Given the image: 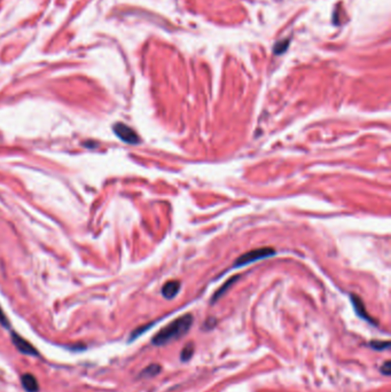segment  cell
Instances as JSON below:
<instances>
[{"label": "cell", "mask_w": 391, "mask_h": 392, "mask_svg": "<svg viewBox=\"0 0 391 392\" xmlns=\"http://www.w3.org/2000/svg\"><path fill=\"white\" fill-rule=\"evenodd\" d=\"M193 315L187 314L181 315L170 322L168 326L162 328L157 334L153 337L152 343L156 347H164V345L171 343V342L178 341L179 338L184 337L190 331L192 325H193Z\"/></svg>", "instance_id": "obj_1"}, {"label": "cell", "mask_w": 391, "mask_h": 392, "mask_svg": "<svg viewBox=\"0 0 391 392\" xmlns=\"http://www.w3.org/2000/svg\"><path fill=\"white\" fill-rule=\"evenodd\" d=\"M372 349H374L376 351H382V350H388L390 348V342L389 341H372L371 343Z\"/></svg>", "instance_id": "obj_11"}, {"label": "cell", "mask_w": 391, "mask_h": 392, "mask_svg": "<svg viewBox=\"0 0 391 392\" xmlns=\"http://www.w3.org/2000/svg\"><path fill=\"white\" fill-rule=\"evenodd\" d=\"M161 366L157 365V363H153V365H149L147 368L142 370L140 373V377H154L161 372Z\"/></svg>", "instance_id": "obj_9"}, {"label": "cell", "mask_w": 391, "mask_h": 392, "mask_svg": "<svg viewBox=\"0 0 391 392\" xmlns=\"http://www.w3.org/2000/svg\"><path fill=\"white\" fill-rule=\"evenodd\" d=\"M0 323H1V325H2L3 327H6V328H8V327H9L8 319H7V316L5 315V313H3V311L1 310V308H0Z\"/></svg>", "instance_id": "obj_13"}, {"label": "cell", "mask_w": 391, "mask_h": 392, "mask_svg": "<svg viewBox=\"0 0 391 392\" xmlns=\"http://www.w3.org/2000/svg\"><path fill=\"white\" fill-rule=\"evenodd\" d=\"M12 341L14 345H15L17 350L20 352H22L23 354L28 355H38V351L34 348L33 344H30L29 342L24 340L23 337H21L20 335H17L16 333L12 334Z\"/></svg>", "instance_id": "obj_4"}, {"label": "cell", "mask_w": 391, "mask_h": 392, "mask_svg": "<svg viewBox=\"0 0 391 392\" xmlns=\"http://www.w3.org/2000/svg\"><path fill=\"white\" fill-rule=\"evenodd\" d=\"M237 279H239V276H233V277H231L230 280H227L226 282L224 283L223 286L220 287L219 289L216 291L215 295H213V297H212V299H211V303H212V304H213V303H215V302L218 301V299H219L220 297H222V296H223L224 294H225L227 290L230 289V287L232 286V284H233L234 282H235V281H236Z\"/></svg>", "instance_id": "obj_8"}, {"label": "cell", "mask_w": 391, "mask_h": 392, "mask_svg": "<svg viewBox=\"0 0 391 392\" xmlns=\"http://www.w3.org/2000/svg\"><path fill=\"white\" fill-rule=\"evenodd\" d=\"M274 255H275V251H274V249H272V248L255 249V250H251V251L247 252V254H243L242 256H240V257L235 261L234 267L246 266L254 262L269 258V257H271V256H274Z\"/></svg>", "instance_id": "obj_2"}, {"label": "cell", "mask_w": 391, "mask_h": 392, "mask_svg": "<svg viewBox=\"0 0 391 392\" xmlns=\"http://www.w3.org/2000/svg\"><path fill=\"white\" fill-rule=\"evenodd\" d=\"M21 382H22V386L24 389L28 392H38L39 386L37 380L34 375L31 374H24V375L21 377Z\"/></svg>", "instance_id": "obj_7"}, {"label": "cell", "mask_w": 391, "mask_h": 392, "mask_svg": "<svg viewBox=\"0 0 391 392\" xmlns=\"http://www.w3.org/2000/svg\"><path fill=\"white\" fill-rule=\"evenodd\" d=\"M194 354V344L193 343H188L184 347L183 351H181L180 353V359L181 361L186 362V361H190L191 358L193 357Z\"/></svg>", "instance_id": "obj_10"}, {"label": "cell", "mask_w": 391, "mask_h": 392, "mask_svg": "<svg viewBox=\"0 0 391 392\" xmlns=\"http://www.w3.org/2000/svg\"><path fill=\"white\" fill-rule=\"evenodd\" d=\"M114 133L117 135V138H119L120 140L125 144L130 145H138L140 142V138L133 129H131L130 126L125 125L123 123H116L113 126Z\"/></svg>", "instance_id": "obj_3"}, {"label": "cell", "mask_w": 391, "mask_h": 392, "mask_svg": "<svg viewBox=\"0 0 391 392\" xmlns=\"http://www.w3.org/2000/svg\"><path fill=\"white\" fill-rule=\"evenodd\" d=\"M180 290V283L179 281H169L166 282L162 288V295L164 296L166 299L175 298Z\"/></svg>", "instance_id": "obj_6"}, {"label": "cell", "mask_w": 391, "mask_h": 392, "mask_svg": "<svg viewBox=\"0 0 391 392\" xmlns=\"http://www.w3.org/2000/svg\"><path fill=\"white\" fill-rule=\"evenodd\" d=\"M380 370H381V373L383 374V375H386V376L391 375V362L389 361V360L383 363L381 369Z\"/></svg>", "instance_id": "obj_12"}, {"label": "cell", "mask_w": 391, "mask_h": 392, "mask_svg": "<svg viewBox=\"0 0 391 392\" xmlns=\"http://www.w3.org/2000/svg\"><path fill=\"white\" fill-rule=\"evenodd\" d=\"M350 298H351V302H352L354 311L358 314V316H360L361 319L366 320V321H368L369 323H374V325H376L374 319H372L367 313V311H366V306L364 304V302L361 301V298L359 297V296L353 295V294L350 295Z\"/></svg>", "instance_id": "obj_5"}]
</instances>
